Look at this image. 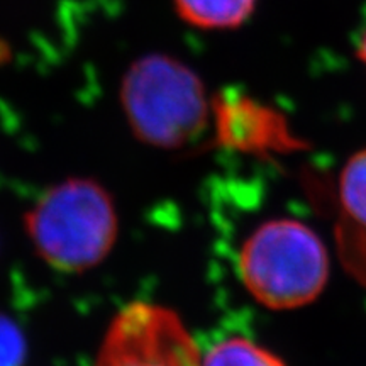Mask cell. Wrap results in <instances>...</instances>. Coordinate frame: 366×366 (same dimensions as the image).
<instances>
[{
  "mask_svg": "<svg viewBox=\"0 0 366 366\" xmlns=\"http://www.w3.org/2000/svg\"><path fill=\"white\" fill-rule=\"evenodd\" d=\"M340 205L342 214L341 227L350 229L342 232V237L353 244L366 242V148L355 153L342 168Z\"/></svg>",
  "mask_w": 366,
  "mask_h": 366,
  "instance_id": "obj_6",
  "label": "cell"
},
{
  "mask_svg": "<svg viewBox=\"0 0 366 366\" xmlns=\"http://www.w3.org/2000/svg\"><path fill=\"white\" fill-rule=\"evenodd\" d=\"M237 269L246 290L264 307H304L322 294L329 278L324 242L304 222L272 219L242 242Z\"/></svg>",
  "mask_w": 366,
  "mask_h": 366,
  "instance_id": "obj_2",
  "label": "cell"
},
{
  "mask_svg": "<svg viewBox=\"0 0 366 366\" xmlns=\"http://www.w3.org/2000/svg\"><path fill=\"white\" fill-rule=\"evenodd\" d=\"M122 107L134 134L146 144L180 149L202 134L209 102L202 81L170 56H146L127 71Z\"/></svg>",
  "mask_w": 366,
  "mask_h": 366,
  "instance_id": "obj_3",
  "label": "cell"
},
{
  "mask_svg": "<svg viewBox=\"0 0 366 366\" xmlns=\"http://www.w3.org/2000/svg\"><path fill=\"white\" fill-rule=\"evenodd\" d=\"M219 126L224 139L241 149H280L288 143L297 146L278 114L246 97L224 100L219 107Z\"/></svg>",
  "mask_w": 366,
  "mask_h": 366,
  "instance_id": "obj_5",
  "label": "cell"
},
{
  "mask_svg": "<svg viewBox=\"0 0 366 366\" xmlns=\"http://www.w3.org/2000/svg\"><path fill=\"white\" fill-rule=\"evenodd\" d=\"M358 56L361 61L366 65V33L363 34V38L360 41V46H358Z\"/></svg>",
  "mask_w": 366,
  "mask_h": 366,
  "instance_id": "obj_10",
  "label": "cell"
},
{
  "mask_svg": "<svg viewBox=\"0 0 366 366\" xmlns=\"http://www.w3.org/2000/svg\"><path fill=\"white\" fill-rule=\"evenodd\" d=\"M202 366H287L280 356L248 337H226L202 356Z\"/></svg>",
  "mask_w": 366,
  "mask_h": 366,
  "instance_id": "obj_8",
  "label": "cell"
},
{
  "mask_svg": "<svg viewBox=\"0 0 366 366\" xmlns=\"http://www.w3.org/2000/svg\"><path fill=\"white\" fill-rule=\"evenodd\" d=\"M254 4L256 0H175L183 19L202 29L241 26L253 14Z\"/></svg>",
  "mask_w": 366,
  "mask_h": 366,
  "instance_id": "obj_7",
  "label": "cell"
},
{
  "mask_svg": "<svg viewBox=\"0 0 366 366\" xmlns=\"http://www.w3.org/2000/svg\"><path fill=\"white\" fill-rule=\"evenodd\" d=\"M94 366H202V355L177 312L132 302L111 320Z\"/></svg>",
  "mask_w": 366,
  "mask_h": 366,
  "instance_id": "obj_4",
  "label": "cell"
},
{
  "mask_svg": "<svg viewBox=\"0 0 366 366\" xmlns=\"http://www.w3.org/2000/svg\"><path fill=\"white\" fill-rule=\"evenodd\" d=\"M26 231L41 259L63 273H84L107 258L117 241L116 204L92 178H66L27 210Z\"/></svg>",
  "mask_w": 366,
  "mask_h": 366,
  "instance_id": "obj_1",
  "label": "cell"
},
{
  "mask_svg": "<svg viewBox=\"0 0 366 366\" xmlns=\"http://www.w3.org/2000/svg\"><path fill=\"white\" fill-rule=\"evenodd\" d=\"M27 342L24 332L9 315L0 312V366H24Z\"/></svg>",
  "mask_w": 366,
  "mask_h": 366,
  "instance_id": "obj_9",
  "label": "cell"
}]
</instances>
